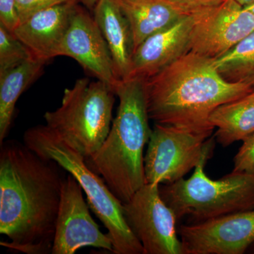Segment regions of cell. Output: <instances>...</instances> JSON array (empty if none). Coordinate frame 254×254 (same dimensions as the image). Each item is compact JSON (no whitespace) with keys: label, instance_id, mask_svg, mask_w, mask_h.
I'll use <instances>...</instances> for the list:
<instances>
[{"label":"cell","instance_id":"5b68a950","mask_svg":"<svg viewBox=\"0 0 254 254\" xmlns=\"http://www.w3.org/2000/svg\"><path fill=\"white\" fill-rule=\"evenodd\" d=\"M204 160L189 179L160 187L164 201L177 220L190 216L194 222L205 221L254 209V175L231 173L218 180L205 173Z\"/></svg>","mask_w":254,"mask_h":254},{"label":"cell","instance_id":"30bf717a","mask_svg":"<svg viewBox=\"0 0 254 254\" xmlns=\"http://www.w3.org/2000/svg\"><path fill=\"white\" fill-rule=\"evenodd\" d=\"M83 190L74 177L70 174L64 177L52 249L53 254H73L88 247L114 252L109 235L100 231L92 218L89 205L83 198Z\"/></svg>","mask_w":254,"mask_h":254},{"label":"cell","instance_id":"277c9868","mask_svg":"<svg viewBox=\"0 0 254 254\" xmlns=\"http://www.w3.org/2000/svg\"><path fill=\"white\" fill-rule=\"evenodd\" d=\"M23 143L37 154L57 162L77 180L90 208L108 230L113 254H143V246L127 225L123 203L110 190L103 177L88 167L86 158L77 150L47 125L28 128Z\"/></svg>","mask_w":254,"mask_h":254},{"label":"cell","instance_id":"83f0119b","mask_svg":"<svg viewBox=\"0 0 254 254\" xmlns=\"http://www.w3.org/2000/svg\"><path fill=\"white\" fill-rule=\"evenodd\" d=\"M246 8L249 10H250V11H252V12L254 14V4L250 5V6H247Z\"/></svg>","mask_w":254,"mask_h":254},{"label":"cell","instance_id":"8992f818","mask_svg":"<svg viewBox=\"0 0 254 254\" xmlns=\"http://www.w3.org/2000/svg\"><path fill=\"white\" fill-rule=\"evenodd\" d=\"M115 95L104 82L79 78L64 90L61 106L45 114L46 125L89 158L109 134Z\"/></svg>","mask_w":254,"mask_h":254},{"label":"cell","instance_id":"ac0fdd59","mask_svg":"<svg viewBox=\"0 0 254 254\" xmlns=\"http://www.w3.org/2000/svg\"><path fill=\"white\" fill-rule=\"evenodd\" d=\"M45 64L33 58L0 75V144L9 133L18 98L41 74Z\"/></svg>","mask_w":254,"mask_h":254},{"label":"cell","instance_id":"d4e9b609","mask_svg":"<svg viewBox=\"0 0 254 254\" xmlns=\"http://www.w3.org/2000/svg\"><path fill=\"white\" fill-rule=\"evenodd\" d=\"M78 1H81L89 9H94L95 6L98 3V0H78Z\"/></svg>","mask_w":254,"mask_h":254},{"label":"cell","instance_id":"4316f807","mask_svg":"<svg viewBox=\"0 0 254 254\" xmlns=\"http://www.w3.org/2000/svg\"><path fill=\"white\" fill-rule=\"evenodd\" d=\"M247 253L254 254V243L253 244V245L251 246L250 248L249 249L248 251H247Z\"/></svg>","mask_w":254,"mask_h":254},{"label":"cell","instance_id":"ffe728a7","mask_svg":"<svg viewBox=\"0 0 254 254\" xmlns=\"http://www.w3.org/2000/svg\"><path fill=\"white\" fill-rule=\"evenodd\" d=\"M33 58L27 47L12 32L0 24V75Z\"/></svg>","mask_w":254,"mask_h":254},{"label":"cell","instance_id":"3957f363","mask_svg":"<svg viewBox=\"0 0 254 254\" xmlns=\"http://www.w3.org/2000/svg\"><path fill=\"white\" fill-rule=\"evenodd\" d=\"M115 93L120 104L109 134L86 160L113 194L125 203L145 185L143 152L153 128L149 125L144 80H121Z\"/></svg>","mask_w":254,"mask_h":254},{"label":"cell","instance_id":"5bb4252c","mask_svg":"<svg viewBox=\"0 0 254 254\" xmlns=\"http://www.w3.org/2000/svg\"><path fill=\"white\" fill-rule=\"evenodd\" d=\"M76 1L38 11L19 23L12 33L27 47L33 58L46 63L58 57V50L69 26Z\"/></svg>","mask_w":254,"mask_h":254},{"label":"cell","instance_id":"ba28073f","mask_svg":"<svg viewBox=\"0 0 254 254\" xmlns=\"http://www.w3.org/2000/svg\"><path fill=\"white\" fill-rule=\"evenodd\" d=\"M123 213L143 254H183L176 215L162 198L160 185L145 184L123 203Z\"/></svg>","mask_w":254,"mask_h":254},{"label":"cell","instance_id":"4fadbf2b","mask_svg":"<svg viewBox=\"0 0 254 254\" xmlns=\"http://www.w3.org/2000/svg\"><path fill=\"white\" fill-rule=\"evenodd\" d=\"M193 16L187 14L147 38L133 52L129 78L145 80L189 52Z\"/></svg>","mask_w":254,"mask_h":254},{"label":"cell","instance_id":"8fae6325","mask_svg":"<svg viewBox=\"0 0 254 254\" xmlns=\"http://www.w3.org/2000/svg\"><path fill=\"white\" fill-rule=\"evenodd\" d=\"M183 254H243L254 243V209L184 225Z\"/></svg>","mask_w":254,"mask_h":254},{"label":"cell","instance_id":"e0dca14e","mask_svg":"<svg viewBox=\"0 0 254 254\" xmlns=\"http://www.w3.org/2000/svg\"><path fill=\"white\" fill-rule=\"evenodd\" d=\"M209 121L217 128L215 138L222 146L243 141L254 133V95L220 105L210 115Z\"/></svg>","mask_w":254,"mask_h":254},{"label":"cell","instance_id":"7402d4cb","mask_svg":"<svg viewBox=\"0 0 254 254\" xmlns=\"http://www.w3.org/2000/svg\"><path fill=\"white\" fill-rule=\"evenodd\" d=\"M78 0H16L19 23L26 21L32 15L55 5Z\"/></svg>","mask_w":254,"mask_h":254},{"label":"cell","instance_id":"2e32d148","mask_svg":"<svg viewBox=\"0 0 254 254\" xmlns=\"http://www.w3.org/2000/svg\"><path fill=\"white\" fill-rule=\"evenodd\" d=\"M131 27L133 52L157 32L172 26L185 16L168 0H118Z\"/></svg>","mask_w":254,"mask_h":254},{"label":"cell","instance_id":"f1b7e54d","mask_svg":"<svg viewBox=\"0 0 254 254\" xmlns=\"http://www.w3.org/2000/svg\"><path fill=\"white\" fill-rule=\"evenodd\" d=\"M251 94L254 95V89L253 90V91L251 93Z\"/></svg>","mask_w":254,"mask_h":254},{"label":"cell","instance_id":"484cf974","mask_svg":"<svg viewBox=\"0 0 254 254\" xmlns=\"http://www.w3.org/2000/svg\"><path fill=\"white\" fill-rule=\"evenodd\" d=\"M234 1H237V3H239L242 6H245V7L254 4V0H234Z\"/></svg>","mask_w":254,"mask_h":254},{"label":"cell","instance_id":"9a60e30c","mask_svg":"<svg viewBox=\"0 0 254 254\" xmlns=\"http://www.w3.org/2000/svg\"><path fill=\"white\" fill-rule=\"evenodd\" d=\"M94 19L109 48L118 78L128 79L134 50L133 37L118 0H98L94 7Z\"/></svg>","mask_w":254,"mask_h":254},{"label":"cell","instance_id":"603a6c76","mask_svg":"<svg viewBox=\"0 0 254 254\" xmlns=\"http://www.w3.org/2000/svg\"><path fill=\"white\" fill-rule=\"evenodd\" d=\"M19 23L16 0H0V24L13 32Z\"/></svg>","mask_w":254,"mask_h":254},{"label":"cell","instance_id":"52a82bcc","mask_svg":"<svg viewBox=\"0 0 254 254\" xmlns=\"http://www.w3.org/2000/svg\"><path fill=\"white\" fill-rule=\"evenodd\" d=\"M214 138L155 124L144 157L145 184H171L213 155Z\"/></svg>","mask_w":254,"mask_h":254},{"label":"cell","instance_id":"d6986e66","mask_svg":"<svg viewBox=\"0 0 254 254\" xmlns=\"http://www.w3.org/2000/svg\"><path fill=\"white\" fill-rule=\"evenodd\" d=\"M213 60L218 72L227 81L254 87V31Z\"/></svg>","mask_w":254,"mask_h":254},{"label":"cell","instance_id":"7c38bea8","mask_svg":"<svg viewBox=\"0 0 254 254\" xmlns=\"http://www.w3.org/2000/svg\"><path fill=\"white\" fill-rule=\"evenodd\" d=\"M58 56L73 58L115 93L118 78L109 48L94 18L76 5Z\"/></svg>","mask_w":254,"mask_h":254},{"label":"cell","instance_id":"44dd1931","mask_svg":"<svg viewBox=\"0 0 254 254\" xmlns=\"http://www.w3.org/2000/svg\"><path fill=\"white\" fill-rule=\"evenodd\" d=\"M234 158V167L232 173L254 175V133L243 140Z\"/></svg>","mask_w":254,"mask_h":254},{"label":"cell","instance_id":"9c48e42d","mask_svg":"<svg viewBox=\"0 0 254 254\" xmlns=\"http://www.w3.org/2000/svg\"><path fill=\"white\" fill-rule=\"evenodd\" d=\"M189 52L215 60L254 31V14L234 0L192 14Z\"/></svg>","mask_w":254,"mask_h":254},{"label":"cell","instance_id":"7a4b0ae2","mask_svg":"<svg viewBox=\"0 0 254 254\" xmlns=\"http://www.w3.org/2000/svg\"><path fill=\"white\" fill-rule=\"evenodd\" d=\"M144 86L150 120L207 138L215 129L209 121L214 110L254 89L227 81L213 59L191 52L144 80Z\"/></svg>","mask_w":254,"mask_h":254},{"label":"cell","instance_id":"6da1fadb","mask_svg":"<svg viewBox=\"0 0 254 254\" xmlns=\"http://www.w3.org/2000/svg\"><path fill=\"white\" fill-rule=\"evenodd\" d=\"M0 150V233L5 247L27 254H52L64 177L61 166L24 143Z\"/></svg>","mask_w":254,"mask_h":254},{"label":"cell","instance_id":"cb8c5ba5","mask_svg":"<svg viewBox=\"0 0 254 254\" xmlns=\"http://www.w3.org/2000/svg\"><path fill=\"white\" fill-rule=\"evenodd\" d=\"M185 14H193L222 3L224 0H168Z\"/></svg>","mask_w":254,"mask_h":254}]
</instances>
